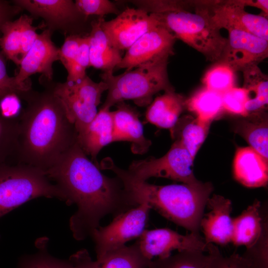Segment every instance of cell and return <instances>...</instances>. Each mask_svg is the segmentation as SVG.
Listing matches in <instances>:
<instances>
[{
  "mask_svg": "<svg viewBox=\"0 0 268 268\" xmlns=\"http://www.w3.org/2000/svg\"><path fill=\"white\" fill-rule=\"evenodd\" d=\"M45 172L63 191L66 203L77 206L69 219L70 229L76 240L90 236L106 216L115 217L136 206L121 180L103 174L77 141Z\"/></svg>",
  "mask_w": 268,
  "mask_h": 268,
  "instance_id": "obj_1",
  "label": "cell"
},
{
  "mask_svg": "<svg viewBox=\"0 0 268 268\" xmlns=\"http://www.w3.org/2000/svg\"><path fill=\"white\" fill-rule=\"evenodd\" d=\"M51 82L43 91L31 89L21 97L27 105L19 117L15 160L44 172L76 142L77 136Z\"/></svg>",
  "mask_w": 268,
  "mask_h": 268,
  "instance_id": "obj_2",
  "label": "cell"
},
{
  "mask_svg": "<svg viewBox=\"0 0 268 268\" xmlns=\"http://www.w3.org/2000/svg\"><path fill=\"white\" fill-rule=\"evenodd\" d=\"M104 169L112 171L122 181L135 205L145 202L162 216L189 231L199 234L200 223L213 186L210 182L196 184H151L132 177L107 159Z\"/></svg>",
  "mask_w": 268,
  "mask_h": 268,
  "instance_id": "obj_3",
  "label": "cell"
},
{
  "mask_svg": "<svg viewBox=\"0 0 268 268\" xmlns=\"http://www.w3.org/2000/svg\"><path fill=\"white\" fill-rule=\"evenodd\" d=\"M176 37L194 48L208 61H221L227 42L213 23L205 1L179 0L166 11L149 13Z\"/></svg>",
  "mask_w": 268,
  "mask_h": 268,
  "instance_id": "obj_4",
  "label": "cell"
},
{
  "mask_svg": "<svg viewBox=\"0 0 268 268\" xmlns=\"http://www.w3.org/2000/svg\"><path fill=\"white\" fill-rule=\"evenodd\" d=\"M168 58L145 63L117 75L111 72L101 73L100 78L107 84L108 93L101 108L110 110L127 100L139 107L149 106L157 93L174 90L168 75Z\"/></svg>",
  "mask_w": 268,
  "mask_h": 268,
  "instance_id": "obj_5",
  "label": "cell"
},
{
  "mask_svg": "<svg viewBox=\"0 0 268 268\" xmlns=\"http://www.w3.org/2000/svg\"><path fill=\"white\" fill-rule=\"evenodd\" d=\"M57 198L66 202L61 188L36 167L21 163L0 164V218L32 199Z\"/></svg>",
  "mask_w": 268,
  "mask_h": 268,
  "instance_id": "obj_6",
  "label": "cell"
},
{
  "mask_svg": "<svg viewBox=\"0 0 268 268\" xmlns=\"http://www.w3.org/2000/svg\"><path fill=\"white\" fill-rule=\"evenodd\" d=\"M107 89L105 82H96L87 75L75 81L53 83L54 93L61 103L67 119L74 126L77 134L96 116L102 95Z\"/></svg>",
  "mask_w": 268,
  "mask_h": 268,
  "instance_id": "obj_7",
  "label": "cell"
},
{
  "mask_svg": "<svg viewBox=\"0 0 268 268\" xmlns=\"http://www.w3.org/2000/svg\"><path fill=\"white\" fill-rule=\"evenodd\" d=\"M194 160L183 144L175 140L162 157L134 161L127 170L132 177L140 181H146L150 178L157 177L196 184L201 181L193 173Z\"/></svg>",
  "mask_w": 268,
  "mask_h": 268,
  "instance_id": "obj_8",
  "label": "cell"
},
{
  "mask_svg": "<svg viewBox=\"0 0 268 268\" xmlns=\"http://www.w3.org/2000/svg\"><path fill=\"white\" fill-rule=\"evenodd\" d=\"M151 209L147 203H141L114 217L109 224L95 229L90 237L95 244L97 259L138 238L145 230Z\"/></svg>",
  "mask_w": 268,
  "mask_h": 268,
  "instance_id": "obj_9",
  "label": "cell"
},
{
  "mask_svg": "<svg viewBox=\"0 0 268 268\" xmlns=\"http://www.w3.org/2000/svg\"><path fill=\"white\" fill-rule=\"evenodd\" d=\"M142 254L149 260L165 258L175 250L208 252V244L200 234L182 235L169 228L145 229L137 241Z\"/></svg>",
  "mask_w": 268,
  "mask_h": 268,
  "instance_id": "obj_10",
  "label": "cell"
},
{
  "mask_svg": "<svg viewBox=\"0 0 268 268\" xmlns=\"http://www.w3.org/2000/svg\"><path fill=\"white\" fill-rule=\"evenodd\" d=\"M205 3L220 30H241L268 41V17L247 12L241 0L205 1Z\"/></svg>",
  "mask_w": 268,
  "mask_h": 268,
  "instance_id": "obj_11",
  "label": "cell"
},
{
  "mask_svg": "<svg viewBox=\"0 0 268 268\" xmlns=\"http://www.w3.org/2000/svg\"><path fill=\"white\" fill-rule=\"evenodd\" d=\"M101 25L112 45L121 51L127 50L145 33L159 25L145 11L127 7L111 20L102 17Z\"/></svg>",
  "mask_w": 268,
  "mask_h": 268,
  "instance_id": "obj_12",
  "label": "cell"
},
{
  "mask_svg": "<svg viewBox=\"0 0 268 268\" xmlns=\"http://www.w3.org/2000/svg\"><path fill=\"white\" fill-rule=\"evenodd\" d=\"M164 27L157 25L139 38L129 48L116 68L133 69L145 63L173 55L176 40Z\"/></svg>",
  "mask_w": 268,
  "mask_h": 268,
  "instance_id": "obj_13",
  "label": "cell"
},
{
  "mask_svg": "<svg viewBox=\"0 0 268 268\" xmlns=\"http://www.w3.org/2000/svg\"><path fill=\"white\" fill-rule=\"evenodd\" d=\"M12 2L32 15L42 18L46 27L52 32H71L87 18L71 0H14Z\"/></svg>",
  "mask_w": 268,
  "mask_h": 268,
  "instance_id": "obj_14",
  "label": "cell"
},
{
  "mask_svg": "<svg viewBox=\"0 0 268 268\" xmlns=\"http://www.w3.org/2000/svg\"><path fill=\"white\" fill-rule=\"evenodd\" d=\"M228 37L220 61L235 72L259 64L268 58V41L238 30H227Z\"/></svg>",
  "mask_w": 268,
  "mask_h": 268,
  "instance_id": "obj_15",
  "label": "cell"
},
{
  "mask_svg": "<svg viewBox=\"0 0 268 268\" xmlns=\"http://www.w3.org/2000/svg\"><path fill=\"white\" fill-rule=\"evenodd\" d=\"M52 33L47 28L38 34L34 44L22 59L19 71L14 76L18 83L25 84L31 81L29 77L37 73L42 74L45 81H52V66L54 62L60 61V52L52 40Z\"/></svg>",
  "mask_w": 268,
  "mask_h": 268,
  "instance_id": "obj_16",
  "label": "cell"
},
{
  "mask_svg": "<svg viewBox=\"0 0 268 268\" xmlns=\"http://www.w3.org/2000/svg\"><path fill=\"white\" fill-rule=\"evenodd\" d=\"M206 206L209 211L203 215L200 223L205 243L220 246L231 243V201L222 196L213 195L209 198Z\"/></svg>",
  "mask_w": 268,
  "mask_h": 268,
  "instance_id": "obj_17",
  "label": "cell"
},
{
  "mask_svg": "<svg viewBox=\"0 0 268 268\" xmlns=\"http://www.w3.org/2000/svg\"><path fill=\"white\" fill-rule=\"evenodd\" d=\"M74 268H147L151 261L140 252L137 241L110 251L102 258L93 261L86 249L72 255Z\"/></svg>",
  "mask_w": 268,
  "mask_h": 268,
  "instance_id": "obj_18",
  "label": "cell"
},
{
  "mask_svg": "<svg viewBox=\"0 0 268 268\" xmlns=\"http://www.w3.org/2000/svg\"><path fill=\"white\" fill-rule=\"evenodd\" d=\"M112 111L113 122V142L126 141L131 143V150L142 154L149 149L151 141L144 135L142 125L138 113L124 102L116 104Z\"/></svg>",
  "mask_w": 268,
  "mask_h": 268,
  "instance_id": "obj_19",
  "label": "cell"
},
{
  "mask_svg": "<svg viewBox=\"0 0 268 268\" xmlns=\"http://www.w3.org/2000/svg\"><path fill=\"white\" fill-rule=\"evenodd\" d=\"M233 174L246 187H265L268 182V160L250 146L239 147L234 158Z\"/></svg>",
  "mask_w": 268,
  "mask_h": 268,
  "instance_id": "obj_20",
  "label": "cell"
},
{
  "mask_svg": "<svg viewBox=\"0 0 268 268\" xmlns=\"http://www.w3.org/2000/svg\"><path fill=\"white\" fill-rule=\"evenodd\" d=\"M113 142L112 111L100 108L87 127L77 134V142L91 161L99 167L97 156L101 149Z\"/></svg>",
  "mask_w": 268,
  "mask_h": 268,
  "instance_id": "obj_21",
  "label": "cell"
},
{
  "mask_svg": "<svg viewBox=\"0 0 268 268\" xmlns=\"http://www.w3.org/2000/svg\"><path fill=\"white\" fill-rule=\"evenodd\" d=\"M255 200L253 203L236 217L232 218L231 243L235 246H252L262 232L265 218L268 215L266 205Z\"/></svg>",
  "mask_w": 268,
  "mask_h": 268,
  "instance_id": "obj_22",
  "label": "cell"
},
{
  "mask_svg": "<svg viewBox=\"0 0 268 268\" xmlns=\"http://www.w3.org/2000/svg\"><path fill=\"white\" fill-rule=\"evenodd\" d=\"M102 17L92 21L89 39V67L104 72H113L121 62L122 56L120 51L110 42L101 25Z\"/></svg>",
  "mask_w": 268,
  "mask_h": 268,
  "instance_id": "obj_23",
  "label": "cell"
},
{
  "mask_svg": "<svg viewBox=\"0 0 268 268\" xmlns=\"http://www.w3.org/2000/svg\"><path fill=\"white\" fill-rule=\"evenodd\" d=\"M186 99L175 90L164 92L148 106L145 113L147 122L164 129H172L185 107Z\"/></svg>",
  "mask_w": 268,
  "mask_h": 268,
  "instance_id": "obj_24",
  "label": "cell"
},
{
  "mask_svg": "<svg viewBox=\"0 0 268 268\" xmlns=\"http://www.w3.org/2000/svg\"><path fill=\"white\" fill-rule=\"evenodd\" d=\"M210 124L186 116L179 119L170 130L172 138L179 141L194 160L206 137Z\"/></svg>",
  "mask_w": 268,
  "mask_h": 268,
  "instance_id": "obj_25",
  "label": "cell"
},
{
  "mask_svg": "<svg viewBox=\"0 0 268 268\" xmlns=\"http://www.w3.org/2000/svg\"><path fill=\"white\" fill-rule=\"evenodd\" d=\"M239 122L236 131L245 139L252 148L268 160V118L263 111L250 113Z\"/></svg>",
  "mask_w": 268,
  "mask_h": 268,
  "instance_id": "obj_26",
  "label": "cell"
},
{
  "mask_svg": "<svg viewBox=\"0 0 268 268\" xmlns=\"http://www.w3.org/2000/svg\"><path fill=\"white\" fill-rule=\"evenodd\" d=\"M243 88L249 93L246 109L250 113L262 112L268 103V78L258 66L250 67L242 71Z\"/></svg>",
  "mask_w": 268,
  "mask_h": 268,
  "instance_id": "obj_27",
  "label": "cell"
},
{
  "mask_svg": "<svg viewBox=\"0 0 268 268\" xmlns=\"http://www.w3.org/2000/svg\"><path fill=\"white\" fill-rule=\"evenodd\" d=\"M185 107L199 120L211 123L223 111L221 94L203 86L186 99Z\"/></svg>",
  "mask_w": 268,
  "mask_h": 268,
  "instance_id": "obj_28",
  "label": "cell"
},
{
  "mask_svg": "<svg viewBox=\"0 0 268 268\" xmlns=\"http://www.w3.org/2000/svg\"><path fill=\"white\" fill-rule=\"evenodd\" d=\"M48 239L41 238L36 242V253L22 256L18 268H74L71 258L60 259L51 255L47 250Z\"/></svg>",
  "mask_w": 268,
  "mask_h": 268,
  "instance_id": "obj_29",
  "label": "cell"
},
{
  "mask_svg": "<svg viewBox=\"0 0 268 268\" xmlns=\"http://www.w3.org/2000/svg\"><path fill=\"white\" fill-rule=\"evenodd\" d=\"M235 71L226 64L214 63L205 73L202 82L209 90L222 94L235 87Z\"/></svg>",
  "mask_w": 268,
  "mask_h": 268,
  "instance_id": "obj_30",
  "label": "cell"
},
{
  "mask_svg": "<svg viewBox=\"0 0 268 268\" xmlns=\"http://www.w3.org/2000/svg\"><path fill=\"white\" fill-rule=\"evenodd\" d=\"M207 259V254L202 252H178L165 258L151 260L147 268H204Z\"/></svg>",
  "mask_w": 268,
  "mask_h": 268,
  "instance_id": "obj_31",
  "label": "cell"
},
{
  "mask_svg": "<svg viewBox=\"0 0 268 268\" xmlns=\"http://www.w3.org/2000/svg\"><path fill=\"white\" fill-rule=\"evenodd\" d=\"M19 118L9 120L0 113V164L15 163Z\"/></svg>",
  "mask_w": 268,
  "mask_h": 268,
  "instance_id": "obj_32",
  "label": "cell"
},
{
  "mask_svg": "<svg viewBox=\"0 0 268 268\" xmlns=\"http://www.w3.org/2000/svg\"><path fill=\"white\" fill-rule=\"evenodd\" d=\"M0 31V51L4 57L19 66L22 59L21 50V33L20 20H10L5 22Z\"/></svg>",
  "mask_w": 268,
  "mask_h": 268,
  "instance_id": "obj_33",
  "label": "cell"
},
{
  "mask_svg": "<svg viewBox=\"0 0 268 268\" xmlns=\"http://www.w3.org/2000/svg\"><path fill=\"white\" fill-rule=\"evenodd\" d=\"M242 258L252 268H268V217L265 218L261 234L250 247L246 248Z\"/></svg>",
  "mask_w": 268,
  "mask_h": 268,
  "instance_id": "obj_34",
  "label": "cell"
},
{
  "mask_svg": "<svg viewBox=\"0 0 268 268\" xmlns=\"http://www.w3.org/2000/svg\"><path fill=\"white\" fill-rule=\"evenodd\" d=\"M223 110L230 114L247 117L246 109L249 93L243 87H234L221 94Z\"/></svg>",
  "mask_w": 268,
  "mask_h": 268,
  "instance_id": "obj_35",
  "label": "cell"
},
{
  "mask_svg": "<svg viewBox=\"0 0 268 268\" xmlns=\"http://www.w3.org/2000/svg\"><path fill=\"white\" fill-rule=\"evenodd\" d=\"M208 259L204 268H252L238 254L224 256L212 243L208 244Z\"/></svg>",
  "mask_w": 268,
  "mask_h": 268,
  "instance_id": "obj_36",
  "label": "cell"
},
{
  "mask_svg": "<svg viewBox=\"0 0 268 268\" xmlns=\"http://www.w3.org/2000/svg\"><path fill=\"white\" fill-rule=\"evenodd\" d=\"M75 5L85 17L96 15L103 17L110 14L118 15L121 11L115 3L108 0H76Z\"/></svg>",
  "mask_w": 268,
  "mask_h": 268,
  "instance_id": "obj_37",
  "label": "cell"
},
{
  "mask_svg": "<svg viewBox=\"0 0 268 268\" xmlns=\"http://www.w3.org/2000/svg\"><path fill=\"white\" fill-rule=\"evenodd\" d=\"M5 58L0 50V100L9 93H15L20 97L32 89L31 82L20 84L14 76H9L6 70Z\"/></svg>",
  "mask_w": 268,
  "mask_h": 268,
  "instance_id": "obj_38",
  "label": "cell"
},
{
  "mask_svg": "<svg viewBox=\"0 0 268 268\" xmlns=\"http://www.w3.org/2000/svg\"><path fill=\"white\" fill-rule=\"evenodd\" d=\"M89 67V39L88 36H81L77 56L67 72V81H75L86 75Z\"/></svg>",
  "mask_w": 268,
  "mask_h": 268,
  "instance_id": "obj_39",
  "label": "cell"
},
{
  "mask_svg": "<svg viewBox=\"0 0 268 268\" xmlns=\"http://www.w3.org/2000/svg\"><path fill=\"white\" fill-rule=\"evenodd\" d=\"M20 28L21 33V50L22 58L27 53L34 44L38 34L36 30L46 27L45 24L35 27L32 25L33 18L26 14L21 15Z\"/></svg>",
  "mask_w": 268,
  "mask_h": 268,
  "instance_id": "obj_40",
  "label": "cell"
},
{
  "mask_svg": "<svg viewBox=\"0 0 268 268\" xmlns=\"http://www.w3.org/2000/svg\"><path fill=\"white\" fill-rule=\"evenodd\" d=\"M81 36L77 34L67 36L61 49L60 61L68 71L75 60L79 50Z\"/></svg>",
  "mask_w": 268,
  "mask_h": 268,
  "instance_id": "obj_41",
  "label": "cell"
},
{
  "mask_svg": "<svg viewBox=\"0 0 268 268\" xmlns=\"http://www.w3.org/2000/svg\"><path fill=\"white\" fill-rule=\"evenodd\" d=\"M20 97L15 93H9L0 100V113L5 118L14 120L19 118L21 110Z\"/></svg>",
  "mask_w": 268,
  "mask_h": 268,
  "instance_id": "obj_42",
  "label": "cell"
},
{
  "mask_svg": "<svg viewBox=\"0 0 268 268\" xmlns=\"http://www.w3.org/2000/svg\"><path fill=\"white\" fill-rule=\"evenodd\" d=\"M22 9L12 2L0 0V31L3 25L19 13Z\"/></svg>",
  "mask_w": 268,
  "mask_h": 268,
  "instance_id": "obj_43",
  "label": "cell"
},
{
  "mask_svg": "<svg viewBox=\"0 0 268 268\" xmlns=\"http://www.w3.org/2000/svg\"><path fill=\"white\" fill-rule=\"evenodd\" d=\"M244 6H253L261 9L265 15L268 17V1L267 0H241Z\"/></svg>",
  "mask_w": 268,
  "mask_h": 268,
  "instance_id": "obj_44",
  "label": "cell"
}]
</instances>
